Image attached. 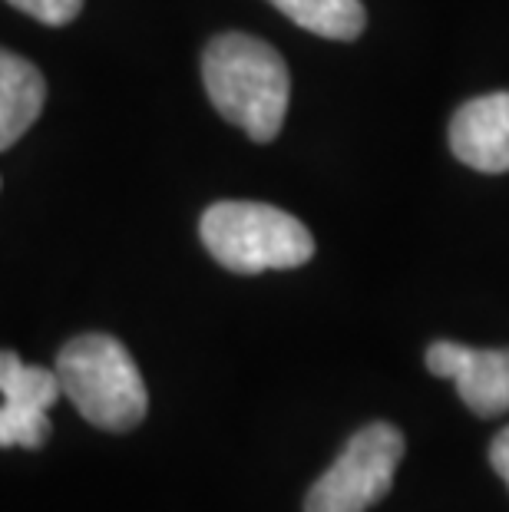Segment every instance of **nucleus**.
<instances>
[{
  "label": "nucleus",
  "instance_id": "7",
  "mask_svg": "<svg viewBox=\"0 0 509 512\" xmlns=\"http://www.w3.org/2000/svg\"><path fill=\"white\" fill-rule=\"evenodd\" d=\"M450 149L463 166L486 176L509 172V93L463 103L450 119Z\"/></svg>",
  "mask_w": 509,
  "mask_h": 512
},
{
  "label": "nucleus",
  "instance_id": "1",
  "mask_svg": "<svg viewBox=\"0 0 509 512\" xmlns=\"http://www.w3.org/2000/svg\"><path fill=\"white\" fill-rule=\"evenodd\" d=\"M205 93L222 119L255 143H272L291 100L288 63L272 43L248 34H222L202 53Z\"/></svg>",
  "mask_w": 509,
  "mask_h": 512
},
{
  "label": "nucleus",
  "instance_id": "10",
  "mask_svg": "<svg viewBox=\"0 0 509 512\" xmlns=\"http://www.w3.org/2000/svg\"><path fill=\"white\" fill-rule=\"evenodd\" d=\"M7 4H14L17 10H24V14H30L47 27L70 24L83 10V0H7Z\"/></svg>",
  "mask_w": 509,
  "mask_h": 512
},
{
  "label": "nucleus",
  "instance_id": "4",
  "mask_svg": "<svg viewBox=\"0 0 509 512\" xmlns=\"http://www.w3.org/2000/svg\"><path fill=\"white\" fill-rule=\"evenodd\" d=\"M404 460V433L391 423H367L348 440L331 470L308 489L305 512H367L391 493Z\"/></svg>",
  "mask_w": 509,
  "mask_h": 512
},
{
  "label": "nucleus",
  "instance_id": "11",
  "mask_svg": "<svg viewBox=\"0 0 509 512\" xmlns=\"http://www.w3.org/2000/svg\"><path fill=\"white\" fill-rule=\"evenodd\" d=\"M490 463L493 470L500 473V479L509 486V427H503L490 443Z\"/></svg>",
  "mask_w": 509,
  "mask_h": 512
},
{
  "label": "nucleus",
  "instance_id": "6",
  "mask_svg": "<svg viewBox=\"0 0 509 512\" xmlns=\"http://www.w3.org/2000/svg\"><path fill=\"white\" fill-rule=\"evenodd\" d=\"M427 370L457 384V394L476 417L509 413V347L506 351H476L457 341H437L427 347Z\"/></svg>",
  "mask_w": 509,
  "mask_h": 512
},
{
  "label": "nucleus",
  "instance_id": "9",
  "mask_svg": "<svg viewBox=\"0 0 509 512\" xmlns=\"http://www.w3.org/2000/svg\"><path fill=\"white\" fill-rule=\"evenodd\" d=\"M291 24L324 40H357L367 27L361 0H268Z\"/></svg>",
  "mask_w": 509,
  "mask_h": 512
},
{
  "label": "nucleus",
  "instance_id": "2",
  "mask_svg": "<svg viewBox=\"0 0 509 512\" xmlns=\"http://www.w3.org/2000/svg\"><path fill=\"white\" fill-rule=\"evenodd\" d=\"M60 390L93 427L126 433L146 420L149 394L129 351L110 334H83L57 357Z\"/></svg>",
  "mask_w": 509,
  "mask_h": 512
},
{
  "label": "nucleus",
  "instance_id": "5",
  "mask_svg": "<svg viewBox=\"0 0 509 512\" xmlns=\"http://www.w3.org/2000/svg\"><path fill=\"white\" fill-rule=\"evenodd\" d=\"M0 446L40 450L50 437V407L63 397L57 370L24 364L14 351H0Z\"/></svg>",
  "mask_w": 509,
  "mask_h": 512
},
{
  "label": "nucleus",
  "instance_id": "3",
  "mask_svg": "<svg viewBox=\"0 0 509 512\" xmlns=\"http://www.w3.org/2000/svg\"><path fill=\"white\" fill-rule=\"evenodd\" d=\"M202 245L235 275L301 268L314 255V238L295 215L265 202H215L199 222Z\"/></svg>",
  "mask_w": 509,
  "mask_h": 512
},
{
  "label": "nucleus",
  "instance_id": "8",
  "mask_svg": "<svg viewBox=\"0 0 509 512\" xmlns=\"http://www.w3.org/2000/svg\"><path fill=\"white\" fill-rule=\"evenodd\" d=\"M47 100V83L30 60L0 50V152L10 149L30 126Z\"/></svg>",
  "mask_w": 509,
  "mask_h": 512
}]
</instances>
